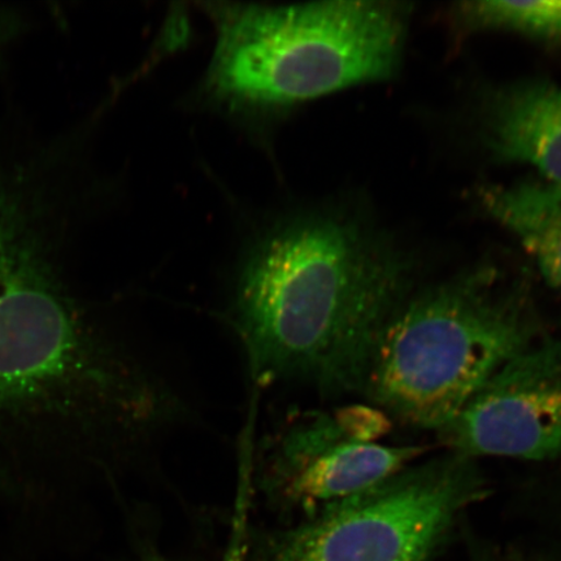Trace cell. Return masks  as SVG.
<instances>
[{
    "instance_id": "12",
    "label": "cell",
    "mask_w": 561,
    "mask_h": 561,
    "mask_svg": "<svg viewBox=\"0 0 561 561\" xmlns=\"http://www.w3.org/2000/svg\"><path fill=\"white\" fill-rule=\"evenodd\" d=\"M473 561H494V560H493V559H491V558H488V557L479 556V557H477V559H476V560H473Z\"/></svg>"
},
{
    "instance_id": "7",
    "label": "cell",
    "mask_w": 561,
    "mask_h": 561,
    "mask_svg": "<svg viewBox=\"0 0 561 561\" xmlns=\"http://www.w3.org/2000/svg\"><path fill=\"white\" fill-rule=\"evenodd\" d=\"M424 453L419 446L322 437L300 421L279 437L270 456L264 488L278 502L314 512L378 485Z\"/></svg>"
},
{
    "instance_id": "5",
    "label": "cell",
    "mask_w": 561,
    "mask_h": 561,
    "mask_svg": "<svg viewBox=\"0 0 561 561\" xmlns=\"http://www.w3.org/2000/svg\"><path fill=\"white\" fill-rule=\"evenodd\" d=\"M486 495L472 459L454 453L312 512L266 538L254 561H426Z\"/></svg>"
},
{
    "instance_id": "11",
    "label": "cell",
    "mask_w": 561,
    "mask_h": 561,
    "mask_svg": "<svg viewBox=\"0 0 561 561\" xmlns=\"http://www.w3.org/2000/svg\"><path fill=\"white\" fill-rule=\"evenodd\" d=\"M26 20L21 11L11 5L0 4V61L10 50L13 42L24 32Z\"/></svg>"
},
{
    "instance_id": "2",
    "label": "cell",
    "mask_w": 561,
    "mask_h": 561,
    "mask_svg": "<svg viewBox=\"0 0 561 561\" xmlns=\"http://www.w3.org/2000/svg\"><path fill=\"white\" fill-rule=\"evenodd\" d=\"M410 284L402 252L351 217L314 213L279 224L236 279L231 313L252 376L324 396L364 391Z\"/></svg>"
},
{
    "instance_id": "6",
    "label": "cell",
    "mask_w": 561,
    "mask_h": 561,
    "mask_svg": "<svg viewBox=\"0 0 561 561\" xmlns=\"http://www.w3.org/2000/svg\"><path fill=\"white\" fill-rule=\"evenodd\" d=\"M440 436L455 454L561 456V341L533 342L495 371Z\"/></svg>"
},
{
    "instance_id": "3",
    "label": "cell",
    "mask_w": 561,
    "mask_h": 561,
    "mask_svg": "<svg viewBox=\"0 0 561 561\" xmlns=\"http://www.w3.org/2000/svg\"><path fill=\"white\" fill-rule=\"evenodd\" d=\"M216 44L210 100L236 111H275L362 83L401 65L410 10L385 0L283 7L208 3Z\"/></svg>"
},
{
    "instance_id": "9",
    "label": "cell",
    "mask_w": 561,
    "mask_h": 561,
    "mask_svg": "<svg viewBox=\"0 0 561 561\" xmlns=\"http://www.w3.org/2000/svg\"><path fill=\"white\" fill-rule=\"evenodd\" d=\"M483 208L514 233L553 289L561 293V186L525 181L482 188Z\"/></svg>"
},
{
    "instance_id": "1",
    "label": "cell",
    "mask_w": 561,
    "mask_h": 561,
    "mask_svg": "<svg viewBox=\"0 0 561 561\" xmlns=\"http://www.w3.org/2000/svg\"><path fill=\"white\" fill-rule=\"evenodd\" d=\"M65 159L51 142L0 147V430L53 420L124 450L180 403L69 290Z\"/></svg>"
},
{
    "instance_id": "8",
    "label": "cell",
    "mask_w": 561,
    "mask_h": 561,
    "mask_svg": "<svg viewBox=\"0 0 561 561\" xmlns=\"http://www.w3.org/2000/svg\"><path fill=\"white\" fill-rule=\"evenodd\" d=\"M482 115L491 156L536 168L561 186V87L529 81L501 88L489 95Z\"/></svg>"
},
{
    "instance_id": "4",
    "label": "cell",
    "mask_w": 561,
    "mask_h": 561,
    "mask_svg": "<svg viewBox=\"0 0 561 561\" xmlns=\"http://www.w3.org/2000/svg\"><path fill=\"white\" fill-rule=\"evenodd\" d=\"M537 331L520 286L495 270L467 272L398 308L364 391L403 423L442 431Z\"/></svg>"
},
{
    "instance_id": "10",
    "label": "cell",
    "mask_w": 561,
    "mask_h": 561,
    "mask_svg": "<svg viewBox=\"0 0 561 561\" xmlns=\"http://www.w3.org/2000/svg\"><path fill=\"white\" fill-rule=\"evenodd\" d=\"M458 16L472 30L514 32L561 46V0L466 2L458 5Z\"/></svg>"
}]
</instances>
